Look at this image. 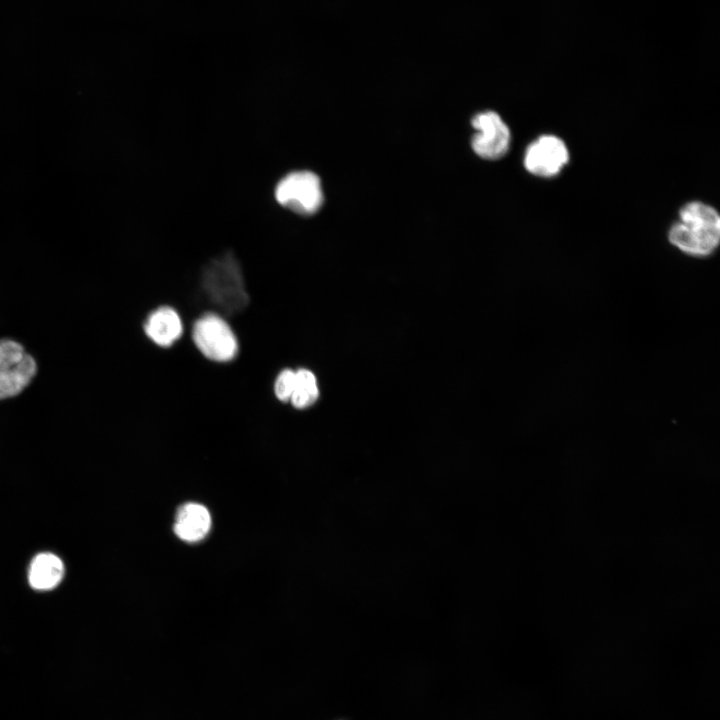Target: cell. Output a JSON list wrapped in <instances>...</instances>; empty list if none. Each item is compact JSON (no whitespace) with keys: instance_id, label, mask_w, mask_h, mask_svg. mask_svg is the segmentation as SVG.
Listing matches in <instances>:
<instances>
[{"instance_id":"obj_1","label":"cell","mask_w":720,"mask_h":720,"mask_svg":"<svg viewBox=\"0 0 720 720\" xmlns=\"http://www.w3.org/2000/svg\"><path fill=\"white\" fill-rule=\"evenodd\" d=\"M668 241L685 255L705 258L720 244V215L711 205L690 201L678 212L668 231Z\"/></svg>"},{"instance_id":"obj_2","label":"cell","mask_w":720,"mask_h":720,"mask_svg":"<svg viewBox=\"0 0 720 720\" xmlns=\"http://www.w3.org/2000/svg\"><path fill=\"white\" fill-rule=\"evenodd\" d=\"M201 286L209 302L222 313L231 315L248 304L240 264L232 252L211 260L205 266Z\"/></svg>"},{"instance_id":"obj_3","label":"cell","mask_w":720,"mask_h":720,"mask_svg":"<svg viewBox=\"0 0 720 720\" xmlns=\"http://www.w3.org/2000/svg\"><path fill=\"white\" fill-rule=\"evenodd\" d=\"M274 197L279 205L300 216L315 214L324 201L319 176L308 170L283 176L275 186Z\"/></svg>"},{"instance_id":"obj_4","label":"cell","mask_w":720,"mask_h":720,"mask_svg":"<svg viewBox=\"0 0 720 720\" xmlns=\"http://www.w3.org/2000/svg\"><path fill=\"white\" fill-rule=\"evenodd\" d=\"M192 339L206 358L216 362L230 361L238 353L234 332L218 314L208 313L197 319L193 324Z\"/></svg>"},{"instance_id":"obj_5","label":"cell","mask_w":720,"mask_h":720,"mask_svg":"<svg viewBox=\"0 0 720 720\" xmlns=\"http://www.w3.org/2000/svg\"><path fill=\"white\" fill-rule=\"evenodd\" d=\"M36 362L21 344L0 340V399L19 394L35 376Z\"/></svg>"},{"instance_id":"obj_6","label":"cell","mask_w":720,"mask_h":720,"mask_svg":"<svg viewBox=\"0 0 720 720\" xmlns=\"http://www.w3.org/2000/svg\"><path fill=\"white\" fill-rule=\"evenodd\" d=\"M569 159L568 147L560 137L543 134L527 146L523 164L534 176L553 177L562 171Z\"/></svg>"},{"instance_id":"obj_7","label":"cell","mask_w":720,"mask_h":720,"mask_svg":"<svg viewBox=\"0 0 720 720\" xmlns=\"http://www.w3.org/2000/svg\"><path fill=\"white\" fill-rule=\"evenodd\" d=\"M477 133L472 138V148L481 158L497 160L509 150L511 133L509 127L494 111L475 115L471 121Z\"/></svg>"},{"instance_id":"obj_8","label":"cell","mask_w":720,"mask_h":720,"mask_svg":"<svg viewBox=\"0 0 720 720\" xmlns=\"http://www.w3.org/2000/svg\"><path fill=\"white\" fill-rule=\"evenodd\" d=\"M144 332L156 345L169 347L181 337L183 325L173 308L162 306L149 314L144 323Z\"/></svg>"},{"instance_id":"obj_9","label":"cell","mask_w":720,"mask_h":720,"mask_svg":"<svg viewBox=\"0 0 720 720\" xmlns=\"http://www.w3.org/2000/svg\"><path fill=\"white\" fill-rule=\"evenodd\" d=\"M210 526L211 516L205 506L186 503L177 511L174 532L184 541L197 542L206 536Z\"/></svg>"},{"instance_id":"obj_10","label":"cell","mask_w":720,"mask_h":720,"mask_svg":"<svg viewBox=\"0 0 720 720\" xmlns=\"http://www.w3.org/2000/svg\"><path fill=\"white\" fill-rule=\"evenodd\" d=\"M64 565L59 557L52 553H40L31 562L28 581L36 590L54 588L62 579Z\"/></svg>"},{"instance_id":"obj_11","label":"cell","mask_w":720,"mask_h":720,"mask_svg":"<svg viewBox=\"0 0 720 720\" xmlns=\"http://www.w3.org/2000/svg\"><path fill=\"white\" fill-rule=\"evenodd\" d=\"M295 387L290 398L293 407L305 409L319 397L317 380L312 371L301 368L295 371Z\"/></svg>"},{"instance_id":"obj_12","label":"cell","mask_w":720,"mask_h":720,"mask_svg":"<svg viewBox=\"0 0 720 720\" xmlns=\"http://www.w3.org/2000/svg\"><path fill=\"white\" fill-rule=\"evenodd\" d=\"M295 371L292 369L282 370L276 377L274 383V394L281 402L290 401L295 387Z\"/></svg>"}]
</instances>
